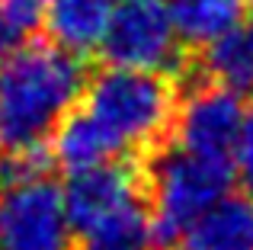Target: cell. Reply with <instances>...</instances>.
<instances>
[{"label": "cell", "instance_id": "obj_16", "mask_svg": "<svg viewBox=\"0 0 253 250\" xmlns=\"http://www.w3.org/2000/svg\"><path fill=\"white\" fill-rule=\"evenodd\" d=\"M244 16H250V26H253V0H244Z\"/></svg>", "mask_w": 253, "mask_h": 250}, {"label": "cell", "instance_id": "obj_10", "mask_svg": "<svg viewBox=\"0 0 253 250\" xmlns=\"http://www.w3.org/2000/svg\"><path fill=\"white\" fill-rule=\"evenodd\" d=\"M74 250H154L148 189L135 193L109 215L74 234Z\"/></svg>", "mask_w": 253, "mask_h": 250}, {"label": "cell", "instance_id": "obj_8", "mask_svg": "<svg viewBox=\"0 0 253 250\" xmlns=\"http://www.w3.org/2000/svg\"><path fill=\"white\" fill-rule=\"evenodd\" d=\"M189 68L196 77L224 87L228 93L253 103V26H234L202 48V55H189Z\"/></svg>", "mask_w": 253, "mask_h": 250}, {"label": "cell", "instance_id": "obj_9", "mask_svg": "<svg viewBox=\"0 0 253 250\" xmlns=\"http://www.w3.org/2000/svg\"><path fill=\"white\" fill-rule=\"evenodd\" d=\"M48 144H51V151H48L51 164H58L68 173H77V170H86V167H96V164L122 157L119 144L106 135V128L86 109L77 106V103L55 125Z\"/></svg>", "mask_w": 253, "mask_h": 250}, {"label": "cell", "instance_id": "obj_7", "mask_svg": "<svg viewBox=\"0 0 253 250\" xmlns=\"http://www.w3.org/2000/svg\"><path fill=\"white\" fill-rule=\"evenodd\" d=\"M176 250H253V193H228L179 238Z\"/></svg>", "mask_w": 253, "mask_h": 250}, {"label": "cell", "instance_id": "obj_6", "mask_svg": "<svg viewBox=\"0 0 253 250\" xmlns=\"http://www.w3.org/2000/svg\"><path fill=\"white\" fill-rule=\"evenodd\" d=\"M176 113L170 125V144L205 157H231L237 128L244 122V100L202 77L176 83Z\"/></svg>", "mask_w": 253, "mask_h": 250}, {"label": "cell", "instance_id": "obj_3", "mask_svg": "<svg viewBox=\"0 0 253 250\" xmlns=\"http://www.w3.org/2000/svg\"><path fill=\"white\" fill-rule=\"evenodd\" d=\"M141 167L157 250H176L192 221L209 212L221 196H228L237 183L231 157L192 154L170 141L141 161Z\"/></svg>", "mask_w": 253, "mask_h": 250}, {"label": "cell", "instance_id": "obj_12", "mask_svg": "<svg viewBox=\"0 0 253 250\" xmlns=\"http://www.w3.org/2000/svg\"><path fill=\"white\" fill-rule=\"evenodd\" d=\"M167 16L179 45L205 48L244 23V0H167Z\"/></svg>", "mask_w": 253, "mask_h": 250}, {"label": "cell", "instance_id": "obj_5", "mask_svg": "<svg viewBox=\"0 0 253 250\" xmlns=\"http://www.w3.org/2000/svg\"><path fill=\"white\" fill-rule=\"evenodd\" d=\"M0 250H74L61 183L51 173L0 186Z\"/></svg>", "mask_w": 253, "mask_h": 250}, {"label": "cell", "instance_id": "obj_1", "mask_svg": "<svg viewBox=\"0 0 253 250\" xmlns=\"http://www.w3.org/2000/svg\"><path fill=\"white\" fill-rule=\"evenodd\" d=\"M0 68V151L45 148L86 81L84 58L51 42H26Z\"/></svg>", "mask_w": 253, "mask_h": 250}, {"label": "cell", "instance_id": "obj_11", "mask_svg": "<svg viewBox=\"0 0 253 250\" xmlns=\"http://www.w3.org/2000/svg\"><path fill=\"white\" fill-rule=\"evenodd\" d=\"M109 10V0H48L42 26L51 45L77 58H86L103 42Z\"/></svg>", "mask_w": 253, "mask_h": 250}, {"label": "cell", "instance_id": "obj_14", "mask_svg": "<svg viewBox=\"0 0 253 250\" xmlns=\"http://www.w3.org/2000/svg\"><path fill=\"white\" fill-rule=\"evenodd\" d=\"M231 164H234V176L253 193V109L244 113L234 148H231Z\"/></svg>", "mask_w": 253, "mask_h": 250}, {"label": "cell", "instance_id": "obj_2", "mask_svg": "<svg viewBox=\"0 0 253 250\" xmlns=\"http://www.w3.org/2000/svg\"><path fill=\"white\" fill-rule=\"evenodd\" d=\"M176 96L179 90L170 74L106 64L86 74L77 106L103 125L122 157L148 161L170 141Z\"/></svg>", "mask_w": 253, "mask_h": 250}, {"label": "cell", "instance_id": "obj_4", "mask_svg": "<svg viewBox=\"0 0 253 250\" xmlns=\"http://www.w3.org/2000/svg\"><path fill=\"white\" fill-rule=\"evenodd\" d=\"M106 64L135 71H157L179 77L189 51H183L167 6L161 0H128L109 10L103 42H99Z\"/></svg>", "mask_w": 253, "mask_h": 250}, {"label": "cell", "instance_id": "obj_17", "mask_svg": "<svg viewBox=\"0 0 253 250\" xmlns=\"http://www.w3.org/2000/svg\"><path fill=\"white\" fill-rule=\"evenodd\" d=\"M109 3H112V0H109ZM116 3H128V0H116Z\"/></svg>", "mask_w": 253, "mask_h": 250}, {"label": "cell", "instance_id": "obj_15", "mask_svg": "<svg viewBox=\"0 0 253 250\" xmlns=\"http://www.w3.org/2000/svg\"><path fill=\"white\" fill-rule=\"evenodd\" d=\"M19 42H23V39H19L16 32L10 29V23H6V19L0 16V58H3V55H10V51L16 48Z\"/></svg>", "mask_w": 253, "mask_h": 250}, {"label": "cell", "instance_id": "obj_13", "mask_svg": "<svg viewBox=\"0 0 253 250\" xmlns=\"http://www.w3.org/2000/svg\"><path fill=\"white\" fill-rule=\"evenodd\" d=\"M48 0H0V16L10 23V29L19 39L42 29V16Z\"/></svg>", "mask_w": 253, "mask_h": 250}]
</instances>
